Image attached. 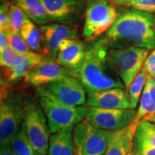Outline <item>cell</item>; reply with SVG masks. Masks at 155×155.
Returning a JSON list of instances; mask_svg holds the SVG:
<instances>
[{"mask_svg": "<svg viewBox=\"0 0 155 155\" xmlns=\"http://www.w3.org/2000/svg\"><path fill=\"white\" fill-rule=\"evenodd\" d=\"M19 54L10 46L0 52V64L2 68H11L15 65Z\"/></svg>", "mask_w": 155, "mask_h": 155, "instance_id": "cell-27", "label": "cell"}, {"mask_svg": "<svg viewBox=\"0 0 155 155\" xmlns=\"http://www.w3.org/2000/svg\"><path fill=\"white\" fill-rule=\"evenodd\" d=\"M38 96H47L63 105L78 106L86 104V91L73 75H68L59 80L36 88Z\"/></svg>", "mask_w": 155, "mask_h": 155, "instance_id": "cell-9", "label": "cell"}, {"mask_svg": "<svg viewBox=\"0 0 155 155\" xmlns=\"http://www.w3.org/2000/svg\"><path fill=\"white\" fill-rule=\"evenodd\" d=\"M146 86L148 88V90L150 93L151 96H152V99L154 100L155 103V82L153 81L152 77L150 75H148V76H147Z\"/></svg>", "mask_w": 155, "mask_h": 155, "instance_id": "cell-31", "label": "cell"}, {"mask_svg": "<svg viewBox=\"0 0 155 155\" xmlns=\"http://www.w3.org/2000/svg\"><path fill=\"white\" fill-rule=\"evenodd\" d=\"M24 125L38 155H48L50 130L39 99L24 97Z\"/></svg>", "mask_w": 155, "mask_h": 155, "instance_id": "cell-4", "label": "cell"}, {"mask_svg": "<svg viewBox=\"0 0 155 155\" xmlns=\"http://www.w3.org/2000/svg\"><path fill=\"white\" fill-rule=\"evenodd\" d=\"M68 75L75 76L73 70L62 66L57 63L55 59L45 57L25 77V81L30 86L38 88Z\"/></svg>", "mask_w": 155, "mask_h": 155, "instance_id": "cell-12", "label": "cell"}, {"mask_svg": "<svg viewBox=\"0 0 155 155\" xmlns=\"http://www.w3.org/2000/svg\"><path fill=\"white\" fill-rule=\"evenodd\" d=\"M86 50L84 45L78 39H65L61 42L56 58L58 64L74 71L82 63Z\"/></svg>", "mask_w": 155, "mask_h": 155, "instance_id": "cell-16", "label": "cell"}, {"mask_svg": "<svg viewBox=\"0 0 155 155\" xmlns=\"http://www.w3.org/2000/svg\"><path fill=\"white\" fill-rule=\"evenodd\" d=\"M50 20L61 24H72L86 10L84 0H40Z\"/></svg>", "mask_w": 155, "mask_h": 155, "instance_id": "cell-11", "label": "cell"}, {"mask_svg": "<svg viewBox=\"0 0 155 155\" xmlns=\"http://www.w3.org/2000/svg\"><path fill=\"white\" fill-rule=\"evenodd\" d=\"M154 114H155V103L151 96L148 88L145 85L134 122L139 124L144 118Z\"/></svg>", "mask_w": 155, "mask_h": 155, "instance_id": "cell-24", "label": "cell"}, {"mask_svg": "<svg viewBox=\"0 0 155 155\" xmlns=\"http://www.w3.org/2000/svg\"><path fill=\"white\" fill-rule=\"evenodd\" d=\"M0 155H17L13 149L12 148L11 145L1 147V152Z\"/></svg>", "mask_w": 155, "mask_h": 155, "instance_id": "cell-33", "label": "cell"}, {"mask_svg": "<svg viewBox=\"0 0 155 155\" xmlns=\"http://www.w3.org/2000/svg\"><path fill=\"white\" fill-rule=\"evenodd\" d=\"M19 32L30 50L41 53L45 56L42 46L41 30L36 26L35 23L28 18L25 21Z\"/></svg>", "mask_w": 155, "mask_h": 155, "instance_id": "cell-21", "label": "cell"}, {"mask_svg": "<svg viewBox=\"0 0 155 155\" xmlns=\"http://www.w3.org/2000/svg\"><path fill=\"white\" fill-rule=\"evenodd\" d=\"M45 57L56 59L60 45L65 39H77L76 31L71 26L51 23L40 27Z\"/></svg>", "mask_w": 155, "mask_h": 155, "instance_id": "cell-13", "label": "cell"}, {"mask_svg": "<svg viewBox=\"0 0 155 155\" xmlns=\"http://www.w3.org/2000/svg\"><path fill=\"white\" fill-rule=\"evenodd\" d=\"M145 68L143 66L138 75L135 77L134 81L131 82L130 86L128 89L129 99L131 104V108L135 109L138 104L141 94L143 93L145 85H146L147 76H148Z\"/></svg>", "mask_w": 155, "mask_h": 155, "instance_id": "cell-23", "label": "cell"}, {"mask_svg": "<svg viewBox=\"0 0 155 155\" xmlns=\"http://www.w3.org/2000/svg\"><path fill=\"white\" fill-rule=\"evenodd\" d=\"M151 77H152V78L153 79V81H154L155 82V74H154V75H150Z\"/></svg>", "mask_w": 155, "mask_h": 155, "instance_id": "cell-37", "label": "cell"}, {"mask_svg": "<svg viewBox=\"0 0 155 155\" xmlns=\"http://www.w3.org/2000/svg\"><path fill=\"white\" fill-rule=\"evenodd\" d=\"M8 46H9L8 34L3 31H0V52L2 51Z\"/></svg>", "mask_w": 155, "mask_h": 155, "instance_id": "cell-32", "label": "cell"}, {"mask_svg": "<svg viewBox=\"0 0 155 155\" xmlns=\"http://www.w3.org/2000/svg\"><path fill=\"white\" fill-rule=\"evenodd\" d=\"M127 155H134V154H133V152H132V151H131L129 153V154H128Z\"/></svg>", "mask_w": 155, "mask_h": 155, "instance_id": "cell-38", "label": "cell"}, {"mask_svg": "<svg viewBox=\"0 0 155 155\" xmlns=\"http://www.w3.org/2000/svg\"><path fill=\"white\" fill-rule=\"evenodd\" d=\"M24 97L18 91L1 88L0 142L1 147L10 145L24 121Z\"/></svg>", "mask_w": 155, "mask_h": 155, "instance_id": "cell-3", "label": "cell"}, {"mask_svg": "<svg viewBox=\"0 0 155 155\" xmlns=\"http://www.w3.org/2000/svg\"><path fill=\"white\" fill-rule=\"evenodd\" d=\"M12 2L35 24L44 25L51 22L40 0H12Z\"/></svg>", "mask_w": 155, "mask_h": 155, "instance_id": "cell-20", "label": "cell"}, {"mask_svg": "<svg viewBox=\"0 0 155 155\" xmlns=\"http://www.w3.org/2000/svg\"><path fill=\"white\" fill-rule=\"evenodd\" d=\"M118 13L111 0H88L83 30L85 39L93 40L107 32Z\"/></svg>", "mask_w": 155, "mask_h": 155, "instance_id": "cell-8", "label": "cell"}, {"mask_svg": "<svg viewBox=\"0 0 155 155\" xmlns=\"http://www.w3.org/2000/svg\"><path fill=\"white\" fill-rule=\"evenodd\" d=\"M138 124L132 122L124 129L116 131L105 155H127L132 150L134 137Z\"/></svg>", "mask_w": 155, "mask_h": 155, "instance_id": "cell-17", "label": "cell"}, {"mask_svg": "<svg viewBox=\"0 0 155 155\" xmlns=\"http://www.w3.org/2000/svg\"><path fill=\"white\" fill-rule=\"evenodd\" d=\"M140 123L143 127H145L147 129H148L149 131H150L151 132L154 133L155 134V123L146 121V120H141Z\"/></svg>", "mask_w": 155, "mask_h": 155, "instance_id": "cell-34", "label": "cell"}, {"mask_svg": "<svg viewBox=\"0 0 155 155\" xmlns=\"http://www.w3.org/2000/svg\"><path fill=\"white\" fill-rule=\"evenodd\" d=\"M137 111L133 108H104L89 106L87 121L94 127L104 130L118 131L130 125Z\"/></svg>", "mask_w": 155, "mask_h": 155, "instance_id": "cell-10", "label": "cell"}, {"mask_svg": "<svg viewBox=\"0 0 155 155\" xmlns=\"http://www.w3.org/2000/svg\"><path fill=\"white\" fill-rule=\"evenodd\" d=\"M142 120H146V121H149L150 122L155 123V114H152V115H150V116H148L147 117L144 118V119Z\"/></svg>", "mask_w": 155, "mask_h": 155, "instance_id": "cell-36", "label": "cell"}, {"mask_svg": "<svg viewBox=\"0 0 155 155\" xmlns=\"http://www.w3.org/2000/svg\"><path fill=\"white\" fill-rule=\"evenodd\" d=\"M131 151L134 155H155V134L140 123L136 129Z\"/></svg>", "mask_w": 155, "mask_h": 155, "instance_id": "cell-18", "label": "cell"}, {"mask_svg": "<svg viewBox=\"0 0 155 155\" xmlns=\"http://www.w3.org/2000/svg\"><path fill=\"white\" fill-rule=\"evenodd\" d=\"M104 40L109 48H155V15L134 9H122Z\"/></svg>", "mask_w": 155, "mask_h": 155, "instance_id": "cell-1", "label": "cell"}, {"mask_svg": "<svg viewBox=\"0 0 155 155\" xmlns=\"http://www.w3.org/2000/svg\"><path fill=\"white\" fill-rule=\"evenodd\" d=\"M9 18L11 32H19L28 17L19 6L12 3L9 6Z\"/></svg>", "mask_w": 155, "mask_h": 155, "instance_id": "cell-25", "label": "cell"}, {"mask_svg": "<svg viewBox=\"0 0 155 155\" xmlns=\"http://www.w3.org/2000/svg\"><path fill=\"white\" fill-rule=\"evenodd\" d=\"M10 145L17 155H38L25 131L23 123L20 129L12 140Z\"/></svg>", "mask_w": 155, "mask_h": 155, "instance_id": "cell-22", "label": "cell"}, {"mask_svg": "<svg viewBox=\"0 0 155 155\" xmlns=\"http://www.w3.org/2000/svg\"><path fill=\"white\" fill-rule=\"evenodd\" d=\"M72 133L75 155H105L116 131L98 129L83 119Z\"/></svg>", "mask_w": 155, "mask_h": 155, "instance_id": "cell-7", "label": "cell"}, {"mask_svg": "<svg viewBox=\"0 0 155 155\" xmlns=\"http://www.w3.org/2000/svg\"><path fill=\"white\" fill-rule=\"evenodd\" d=\"M128 7L153 14L155 13V0H132Z\"/></svg>", "mask_w": 155, "mask_h": 155, "instance_id": "cell-29", "label": "cell"}, {"mask_svg": "<svg viewBox=\"0 0 155 155\" xmlns=\"http://www.w3.org/2000/svg\"><path fill=\"white\" fill-rule=\"evenodd\" d=\"M86 104L104 108H132L129 94L121 88L87 93Z\"/></svg>", "mask_w": 155, "mask_h": 155, "instance_id": "cell-14", "label": "cell"}, {"mask_svg": "<svg viewBox=\"0 0 155 155\" xmlns=\"http://www.w3.org/2000/svg\"><path fill=\"white\" fill-rule=\"evenodd\" d=\"M9 46L19 55H25L31 51L20 32H11L8 34Z\"/></svg>", "mask_w": 155, "mask_h": 155, "instance_id": "cell-26", "label": "cell"}, {"mask_svg": "<svg viewBox=\"0 0 155 155\" xmlns=\"http://www.w3.org/2000/svg\"><path fill=\"white\" fill-rule=\"evenodd\" d=\"M108 49L104 39L97 41L86 50L80 66L73 71L75 77L81 83L87 93L113 88H125L121 78L108 64Z\"/></svg>", "mask_w": 155, "mask_h": 155, "instance_id": "cell-2", "label": "cell"}, {"mask_svg": "<svg viewBox=\"0 0 155 155\" xmlns=\"http://www.w3.org/2000/svg\"><path fill=\"white\" fill-rule=\"evenodd\" d=\"M150 50L136 47L108 49V64L121 78L127 90L144 66Z\"/></svg>", "mask_w": 155, "mask_h": 155, "instance_id": "cell-6", "label": "cell"}, {"mask_svg": "<svg viewBox=\"0 0 155 155\" xmlns=\"http://www.w3.org/2000/svg\"><path fill=\"white\" fill-rule=\"evenodd\" d=\"M132 0H111V2L114 5H121V6H127L131 3Z\"/></svg>", "mask_w": 155, "mask_h": 155, "instance_id": "cell-35", "label": "cell"}, {"mask_svg": "<svg viewBox=\"0 0 155 155\" xmlns=\"http://www.w3.org/2000/svg\"><path fill=\"white\" fill-rule=\"evenodd\" d=\"M73 131H63L50 136L48 155H75Z\"/></svg>", "mask_w": 155, "mask_h": 155, "instance_id": "cell-19", "label": "cell"}, {"mask_svg": "<svg viewBox=\"0 0 155 155\" xmlns=\"http://www.w3.org/2000/svg\"><path fill=\"white\" fill-rule=\"evenodd\" d=\"M45 114L50 132L53 134L73 131L75 126L86 118L89 106L63 105L47 96H38Z\"/></svg>", "mask_w": 155, "mask_h": 155, "instance_id": "cell-5", "label": "cell"}, {"mask_svg": "<svg viewBox=\"0 0 155 155\" xmlns=\"http://www.w3.org/2000/svg\"><path fill=\"white\" fill-rule=\"evenodd\" d=\"M9 6L10 4L9 2H4L0 8V31H3L7 34L11 32L9 18Z\"/></svg>", "mask_w": 155, "mask_h": 155, "instance_id": "cell-28", "label": "cell"}, {"mask_svg": "<svg viewBox=\"0 0 155 155\" xmlns=\"http://www.w3.org/2000/svg\"><path fill=\"white\" fill-rule=\"evenodd\" d=\"M144 67L150 75L155 74V48L151 52L144 62Z\"/></svg>", "mask_w": 155, "mask_h": 155, "instance_id": "cell-30", "label": "cell"}, {"mask_svg": "<svg viewBox=\"0 0 155 155\" xmlns=\"http://www.w3.org/2000/svg\"><path fill=\"white\" fill-rule=\"evenodd\" d=\"M45 58L41 53L31 51L25 55H19L15 65L11 68H2L1 88H9L10 83H14L26 76L32 69Z\"/></svg>", "mask_w": 155, "mask_h": 155, "instance_id": "cell-15", "label": "cell"}]
</instances>
